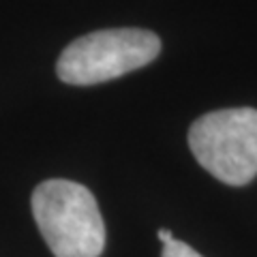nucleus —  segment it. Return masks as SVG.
Instances as JSON below:
<instances>
[{
    "label": "nucleus",
    "mask_w": 257,
    "mask_h": 257,
    "mask_svg": "<svg viewBox=\"0 0 257 257\" xmlns=\"http://www.w3.org/2000/svg\"><path fill=\"white\" fill-rule=\"evenodd\" d=\"M32 214L56 257H99L105 248V223L86 187L71 180H45L32 193Z\"/></svg>",
    "instance_id": "nucleus-1"
},
{
    "label": "nucleus",
    "mask_w": 257,
    "mask_h": 257,
    "mask_svg": "<svg viewBox=\"0 0 257 257\" xmlns=\"http://www.w3.org/2000/svg\"><path fill=\"white\" fill-rule=\"evenodd\" d=\"M161 52V39L142 28H111L75 39L58 58V77L92 86L146 67Z\"/></svg>",
    "instance_id": "nucleus-3"
},
{
    "label": "nucleus",
    "mask_w": 257,
    "mask_h": 257,
    "mask_svg": "<svg viewBox=\"0 0 257 257\" xmlns=\"http://www.w3.org/2000/svg\"><path fill=\"white\" fill-rule=\"evenodd\" d=\"M159 240H161L163 244H170L172 240H176V238H174V234H172L170 229H159Z\"/></svg>",
    "instance_id": "nucleus-5"
},
{
    "label": "nucleus",
    "mask_w": 257,
    "mask_h": 257,
    "mask_svg": "<svg viewBox=\"0 0 257 257\" xmlns=\"http://www.w3.org/2000/svg\"><path fill=\"white\" fill-rule=\"evenodd\" d=\"M193 157L216 180L231 187L257 176V109H216L197 118L189 128Z\"/></svg>",
    "instance_id": "nucleus-2"
},
{
    "label": "nucleus",
    "mask_w": 257,
    "mask_h": 257,
    "mask_svg": "<svg viewBox=\"0 0 257 257\" xmlns=\"http://www.w3.org/2000/svg\"><path fill=\"white\" fill-rule=\"evenodd\" d=\"M161 257H204V255H199L195 248L189 246L187 242L172 240L170 244H163V255Z\"/></svg>",
    "instance_id": "nucleus-4"
}]
</instances>
